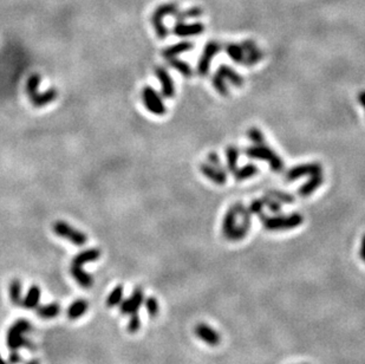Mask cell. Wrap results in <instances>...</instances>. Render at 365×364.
I'll list each match as a JSON object with an SVG mask.
<instances>
[{
	"mask_svg": "<svg viewBox=\"0 0 365 364\" xmlns=\"http://www.w3.org/2000/svg\"><path fill=\"white\" fill-rule=\"evenodd\" d=\"M32 329L31 323L26 319H18L8 329L6 335V344L11 350H19L20 348H33L25 334Z\"/></svg>",
	"mask_w": 365,
	"mask_h": 364,
	"instance_id": "obj_1",
	"label": "cell"
},
{
	"mask_svg": "<svg viewBox=\"0 0 365 364\" xmlns=\"http://www.w3.org/2000/svg\"><path fill=\"white\" fill-rule=\"evenodd\" d=\"M260 220L267 231H288L300 226L303 224V215L299 213H292L288 215H277V217H266L260 215Z\"/></svg>",
	"mask_w": 365,
	"mask_h": 364,
	"instance_id": "obj_2",
	"label": "cell"
},
{
	"mask_svg": "<svg viewBox=\"0 0 365 364\" xmlns=\"http://www.w3.org/2000/svg\"><path fill=\"white\" fill-rule=\"evenodd\" d=\"M247 157L256 160H263L267 161L273 171L275 173H280L284 171V161L274 150L271 149L267 144H254L252 147H248L245 150Z\"/></svg>",
	"mask_w": 365,
	"mask_h": 364,
	"instance_id": "obj_3",
	"label": "cell"
},
{
	"mask_svg": "<svg viewBox=\"0 0 365 364\" xmlns=\"http://www.w3.org/2000/svg\"><path fill=\"white\" fill-rule=\"evenodd\" d=\"M177 11H179V8H177V5L175 2L162 4L158 7H156V10L152 15V24L158 38L163 39L168 36V29L163 24V18L167 17V15H174Z\"/></svg>",
	"mask_w": 365,
	"mask_h": 364,
	"instance_id": "obj_4",
	"label": "cell"
},
{
	"mask_svg": "<svg viewBox=\"0 0 365 364\" xmlns=\"http://www.w3.org/2000/svg\"><path fill=\"white\" fill-rule=\"evenodd\" d=\"M53 232L57 234L60 238L69 240L70 243H72L73 245L77 246H83L87 243V234L81 232V231L76 230L75 227H72L71 225H69L65 221H56L52 227Z\"/></svg>",
	"mask_w": 365,
	"mask_h": 364,
	"instance_id": "obj_5",
	"label": "cell"
},
{
	"mask_svg": "<svg viewBox=\"0 0 365 364\" xmlns=\"http://www.w3.org/2000/svg\"><path fill=\"white\" fill-rule=\"evenodd\" d=\"M142 100L147 109H148L150 113L154 114V115L162 116L164 115L165 112H167L161 96L156 92V90L150 88V86H146V88L143 89Z\"/></svg>",
	"mask_w": 365,
	"mask_h": 364,
	"instance_id": "obj_6",
	"label": "cell"
},
{
	"mask_svg": "<svg viewBox=\"0 0 365 364\" xmlns=\"http://www.w3.org/2000/svg\"><path fill=\"white\" fill-rule=\"evenodd\" d=\"M221 50V45L216 42H209L207 43L204 49V54L199 61L198 64V73L200 76H206L209 72V66L211 63L213 57L217 55Z\"/></svg>",
	"mask_w": 365,
	"mask_h": 364,
	"instance_id": "obj_7",
	"label": "cell"
},
{
	"mask_svg": "<svg viewBox=\"0 0 365 364\" xmlns=\"http://www.w3.org/2000/svg\"><path fill=\"white\" fill-rule=\"evenodd\" d=\"M321 172H323V168H321V166L319 163H304V165H299L291 168L286 173L285 178H286V181L291 182L296 181L297 179L306 177V175L312 177V175L321 174Z\"/></svg>",
	"mask_w": 365,
	"mask_h": 364,
	"instance_id": "obj_8",
	"label": "cell"
},
{
	"mask_svg": "<svg viewBox=\"0 0 365 364\" xmlns=\"http://www.w3.org/2000/svg\"><path fill=\"white\" fill-rule=\"evenodd\" d=\"M194 332L204 343L210 345V347H216L221 342L219 332L205 323H199L194 328Z\"/></svg>",
	"mask_w": 365,
	"mask_h": 364,
	"instance_id": "obj_9",
	"label": "cell"
},
{
	"mask_svg": "<svg viewBox=\"0 0 365 364\" xmlns=\"http://www.w3.org/2000/svg\"><path fill=\"white\" fill-rule=\"evenodd\" d=\"M143 302H144L143 290L140 288L135 289L133 295L121 303V312L123 314L136 313L137 310L141 307V305L143 304Z\"/></svg>",
	"mask_w": 365,
	"mask_h": 364,
	"instance_id": "obj_10",
	"label": "cell"
},
{
	"mask_svg": "<svg viewBox=\"0 0 365 364\" xmlns=\"http://www.w3.org/2000/svg\"><path fill=\"white\" fill-rule=\"evenodd\" d=\"M242 49L245 52V60L242 61V64L247 66H252L254 64L259 63L262 60L263 54L262 51L258 48L257 44L252 41H245L241 44Z\"/></svg>",
	"mask_w": 365,
	"mask_h": 364,
	"instance_id": "obj_11",
	"label": "cell"
},
{
	"mask_svg": "<svg viewBox=\"0 0 365 364\" xmlns=\"http://www.w3.org/2000/svg\"><path fill=\"white\" fill-rule=\"evenodd\" d=\"M155 73L159 83H161L162 95H163L165 98L173 97L175 95V86L169 72H168L163 66H157L155 67Z\"/></svg>",
	"mask_w": 365,
	"mask_h": 364,
	"instance_id": "obj_12",
	"label": "cell"
},
{
	"mask_svg": "<svg viewBox=\"0 0 365 364\" xmlns=\"http://www.w3.org/2000/svg\"><path fill=\"white\" fill-rule=\"evenodd\" d=\"M239 205H240V203H235V205H233L232 207L226 212L225 217H223L222 234L227 240H228L229 237H231V234L233 231H234V228L237 227V219L239 217Z\"/></svg>",
	"mask_w": 365,
	"mask_h": 364,
	"instance_id": "obj_13",
	"label": "cell"
},
{
	"mask_svg": "<svg viewBox=\"0 0 365 364\" xmlns=\"http://www.w3.org/2000/svg\"><path fill=\"white\" fill-rule=\"evenodd\" d=\"M58 92L56 89H49L45 92H38V90L29 95L32 106L36 108H43L50 104L57 98Z\"/></svg>",
	"mask_w": 365,
	"mask_h": 364,
	"instance_id": "obj_14",
	"label": "cell"
},
{
	"mask_svg": "<svg viewBox=\"0 0 365 364\" xmlns=\"http://www.w3.org/2000/svg\"><path fill=\"white\" fill-rule=\"evenodd\" d=\"M201 173L207 179H209L211 182L216 184H225L227 180V174L225 171L217 169L214 166L209 165V163H202L201 165Z\"/></svg>",
	"mask_w": 365,
	"mask_h": 364,
	"instance_id": "obj_15",
	"label": "cell"
},
{
	"mask_svg": "<svg viewBox=\"0 0 365 364\" xmlns=\"http://www.w3.org/2000/svg\"><path fill=\"white\" fill-rule=\"evenodd\" d=\"M204 32V25L201 23L194 24H185L183 21H177L174 26V33L179 37H188L200 35Z\"/></svg>",
	"mask_w": 365,
	"mask_h": 364,
	"instance_id": "obj_16",
	"label": "cell"
},
{
	"mask_svg": "<svg viewBox=\"0 0 365 364\" xmlns=\"http://www.w3.org/2000/svg\"><path fill=\"white\" fill-rule=\"evenodd\" d=\"M70 272H71L73 279L79 284L81 288L89 289L94 285V277L91 276L90 273L85 272L82 266H75V265H71Z\"/></svg>",
	"mask_w": 365,
	"mask_h": 364,
	"instance_id": "obj_17",
	"label": "cell"
},
{
	"mask_svg": "<svg viewBox=\"0 0 365 364\" xmlns=\"http://www.w3.org/2000/svg\"><path fill=\"white\" fill-rule=\"evenodd\" d=\"M101 257V251L98 248H89L85 249L81 253H78L75 258L72 259L71 265H75V266H83L84 264L87 263H93V261H96L100 259Z\"/></svg>",
	"mask_w": 365,
	"mask_h": 364,
	"instance_id": "obj_18",
	"label": "cell"
},
{
	"mask_svg": "<svg viewBox=\"0 0 365 364\" xmlns=\"http://www.w3.org/2000/svg\"><path fill=\"white\" fill-rule=\"evenodd\" d=\"M323 180H324L323 174L312 175V177L310 178V180L308 182H305V183L299 188L298 194L303 197L310 196L311 194H313L321 184H323Z\"/></svg>",
	"mask_w": 365,
	"mask_h": 364,
	"instance_id": "obj_19",
	"label": "cell"
},
{
	"mask_svg": "<svg viewBox=\"0 0 365 364\" xmlns=\"http://www.w3.org/2000/svg\"><path fill=\"white\" fill-rule=\"evenodd\" d=\"M220 76H222L226 81L232 83L233 85L237 88H241L245 84V79L242 78L241 75H239L235 70H233L231 66L228 65H220L217 69V72Z\"/></svg>",
	"mask_w": 365,
	"mask_h": 364,
	"instance_id": "obj_20",
	"label": "cell"
},
{
	"mask_svg": "<svg viewBox=\"0 0 365 364\" xmlns=\"http://www.w3.org/2000/svg\"><path fill=\"white\" fill-rule=\"evenodd\" d=\"M192 49H193V44L191 42H180V43H177V44H174L171 46H168V48H165L163 52H162V55H163V57L168 61V60H170V58L177 57L179 55L183 54V52L191 51Z\"/></svg>",
	"mask_w": 365,
	"mask_h": 364,
	"instance_id": "obj_21",
	"label": "cell"
},
{
	"mask_svg": "<svg viewBox=\"0 0 365 364\" xmlns=\"http://www.w3.org/2000/svg\"><path fill=\"white\" fill-rule=\"evenodd\" d=\"M39 301H41V289L37 285H33L27 291L26 297L21 302V305H23V307L27 308V310H32V308H36L38 306Z\"/></svg>",
	"mask_w": 365,
	"mask_h": 364,
	"instance_id": "obj_22",
	"label": "cell"
},
{
	"mask_svg": "<svg viewBox=\"0 0 365 364\" xmlns=\"http://www.w3.org/2000/svg\"><path fill=\"white\" fill-rule=\"evenodd\" d=\"M87 310H88V302L84 301V299H78V301H75L69 306L67 316H69L70 319H77L87 312Z\"/></svg>",
	"mask_w": 365,
	"mask_h": 364,
	"instance_id": "obj_23",
	"label": "cell"
},
{
	"mask_svg": "<svg viewBox=\"0 0 365 364\" xmlns=\"http://www.w3.org/2000/svg\"><path fill=\"white\" fill-rule=\"evenodd\" d=\"M60 312V306L58 303H50L48 305H42L37 310L38 316L43 319H51L57 317Z\"/></svg>",
	"mask_w": 365,
	"mask_h": 364,
	"instance_id": "obj_24",
	"label": "cell"
},
{
	"mask_svg": "<svg viewBox=\"0 0 365 364\" xmlns=\"http://www.w3.org/2000/svg\"><path fill=\"white\" fill-rule=\"evenodd\" d=\"M258 172H259V169H258L256 165H246L241 168H237V171L233 173V175L238 181H242L256 177Z\"/></svg>",
	"mask_w": 365,
	"mask_h": 364,
	"instance_id": "obj_25",
	"label": "cell"
},
{
	"mask_svg": "<svg viewBox=\"0 0 365 364\" xmlns=\"http://www.w3.org/2000/svg\"><path fill=\"white\" fill-rule=\"evenodd\" d=\"M226 157H227V169L233 174L238 168V159H239L238 148L234 146H229L226 149Z\"/></svg>",
	"mask_w": 365,
	"mask_h": 364,
	"instance_id": "obj_26",
	"label": "cell"
},
{
	"mask_svg": "<svg viewBox=\"0 0 365 364\" xmlns=\"http://www.w3.org/2000/svg\"><path fill=\"white\" fill-rule=\"evenodd\" d=\"M168 63H169V65L173 67V69L177 70L181 75H183L185 77H191L193 75V70L191 65H189L188 63H186V61L179 60V58L176 57L170 58V60H168Z\"/></svg>",
	"mask_w": 365,
	"mask_h": 364,
	"instance_id": "obj_27",
	"label": "cell"
},
{
	"mask_svg": "<svg viewBox=\"0 0 365 364\" xmlns=\"http://www.w3.org/2000/svg\"><path fill=\"white\" fill-rule=\"evenodd\" d=\"M226 51L228 56L232 58V61H234L235 63L242 64V61L245 60V52L241 45L228 44L226 46Z\"/></svg>",
	"mask_w": 365,
	"mask_h": 364,
	"instance_id": "obj_28",
	"label": "cell"
},
{
	"mask_svg": "<svg viewBox=\"0 0 365 364\" xmlns=\"http://www.w3.org/2000/svg\"><path fill=\"white\" fill-rule=\"evenodd\" d=\"M123 292L124 289L122 285L116 286L115 289L110 292V295L108 296V299H106V305L109 307H113V306H117L122 303L123 301Z\"/></svg>",
	"mask_w": 365,
	"mask_h": 364,
	"instance_id": "obj_29",
	"label": "cell"
},
{
	"mask_svg": "<svg viewBox=\"0 0 365 364\" xmlns=\"http://www.w3.org/2000/svg\"><path fill=\"white\" fill-rule=\"evenodd\" d=\"M211 83H213L214 89L219 92L220 95L223 97H227L229 95V89L227 86L226 79L223 78L222 76H220L219 73H215L213 77H211Z\"/></svg>",
	"mask_w": 365,
	"mask_h": 364,
	"instance_id": "obj_30",
	"label": "cell"
},
{
	"mask_svg": "<svg viewBox=\"0 0 365 364\" xmlns=\"http://www.w3.org/2000/svg\"><path fill=\"white\" fill-rule=\"evenodd\" d=\"M10 298L14 305L21 304V283L20 280L14 279L10 284Z\"/></svg>",
	"mask_w": 365,
	"mask_h": 364,
	"instance_id": "obj_31",
	"label": "cell"
},
{
	"mask_svg": "<svg viewBox=\"0 0 365 364\" xmlns=\"http://www.w3.org/2000/svg\"><path fill=\"white\" fill-rule=\"evenodd\" d=\"M144 306H146L147 312H148V314L152 317V318H154V317H156L158 314L159 305L156 298L154 297L147 298L146 302H144Z\"/></svg>",
	"mask_w": 365,
	"mask_h": 364,
	"instance_id": "obj_32",
	"label": "cell"
},
{
	"mask_svg": "<svg viewBox=\"0 0 365 364\" xmlns=\"http://www.w3.org/2000/svg\"><path fill=\"white\" fill-rule=\"evenodd\" d=\"M262 200H263V203H265V207H267L272 213L280 212L283 203H281L280 201H278L277 199H274V197H272L269 195H266L265 197H262Z\"/></svg>",
	"mask_w": 365,
	"mask_h": 364,
	"instance_id": "obj_33",
	"label": "cell"
},
{
	"mask_svg": "<svg viewBox=\"0 0 365 364\" xmlns=\"http://www.w3.org/2000/svg\"><path fill=\"white\" fill-rule=\"evenodd\" d=\"M267 195L274 197L277 199L278 201H280L281 203H293L294 202V197L288 193H284L280 192V190H272V192H268Z\"/></svg>",
	"mask_w": 365,
	"mask_h": 364,
	"instance_id": "obj_34",
	"label": "cell"
},
{
	"mask_svg": "<svg viewBox=\"0 0 365 364\" xmlns=\"http://www.w3.org/2000/svg\"><path fill=\"white\" fill-rule=\"evenodd\" d=\"M247 136L254 144H265L266 143L262 132L257 128H251L247 132Z\"/></svg>",
	"mask_w": 365,
	"mask_h": 364,
	"instance_id": "obj_35",
	"label": "cell"
},
{
	"mask_svg": "<svg viewBox=\"0 0 365 364\" xmlns=\"http://www.w3.org/2000/svg\"><path fill=\"white\" fill-rule=\"evenodd\" d=\"M141 329V318L139 314L136 313H133L131 314L130 319H129V323H128V331L130 332V334H136L137 331Z\"/></svg>",
	"mask_w": 365,
	"mask_h": 364,
	"instance_id": "obj_36",
	"label": "cell"
},
{
	"mask_svg": "<svg viewBox=\"0 0 365 364\" xmlns=\"http://www.w3.org/2000/svg\"><path fill=\"white\" fill-rule=\"evenodd\" d=\"M263 208H265V203H263L262 199L254 200V201L250 205V207H248L251 214H257V215H261Z\"/></svg>",
	"mask_w": 365,
	"mask_h": 364,
	"instance_id": "obj_37",
	"label": "cell"
},
{
	"mask_svg": "<svg viewBox=\"0 0 365 364\" xmlns=\"http://www.w3.org/2000/svg\"><path fill=\"white\" fill-rule=\"evenodd\" d=\"M208 162H209V165L214 166V167L217 168V169H221V171H225L226 169L223 168L222 163H221V160H220V157L217 154L215 153H210L209 155H208Z\"/></svg>",
	"mask_w": 365,
	"mask_h": 364,
	"instance_id": "obj_38",
	"label": "cell"
},
{
	"mask_svg": "<svg viewBox=\"0 0 365 364\" xmlns=\"http://www.w3.org/2000/svg\"><path fill=\"white\" fill-rule=\"evenodd\" d=\"M8 361H10V364H19L21 362V357L20 355L17 353V350H12Z\"/></svg>",
	"mask_w": 365,
	"mask_h": 364,
	"instance_id": "obj_39",
	"label": "cell"
},
{
	"mask_svg": "<svg viewBox=\"0 0 365 364\" xmlns=\"http://www.w3.org/2000/svg\"><path fill=\"white\" fill-rule=\"evenodd\" d=\"M360 255L362 258V260L365 261V234L363 236V239H362V243H361V251H360Z\"/></svg>",
	"mask_w": 365,
	"mask_h": 364,
	"instance_id": "obj_40",
	"label": "cell"
},
{
	"mask_svg": "<svg viewBox=\"0 0 365 364\" xmlns=\"http://www.w3.org/2000/svg\"><path fill=\"white\" fill-rule=\"evenodd\" d=\"M358 100H360L361 104L363 106V108L365 109V91H362L360 95H358Z\"/></svg>",
	"mask_w": 365,
	"mask_h": 364,
	"instance_id": "obj_41",
	"label": "cell"
},
{
	"mask_svg": "<svg viewBox=\"0 0 365 364\" xmlns=\"http://www.w3.org/2000/svg\"><path fill=\"white\" fill-rule=\"evenodd\" d=\"M26 364H41V363H39L38 360H31L30 362H27Z\"/></svg>",
	"mask_w": 365,
	"mask_h": 364,
	"instance_id": "obj_42",
	"label": "cell"
},
{
	"mask_svg": "<svg viewBox=\"0 0 365 364\" xmlns=\"http://www.w3.org/2000/svg\"><path fill=\"white\" fill-rule=\"evenodd\" d=\"M0 364H7L4 361V359H2V357H1V355H0Z\"/></svg>",
	"mask_w": 365,
	"mask_h": 364,
	"instance_id": "obj_43",
	"label": "cell"
}]
</instances>
